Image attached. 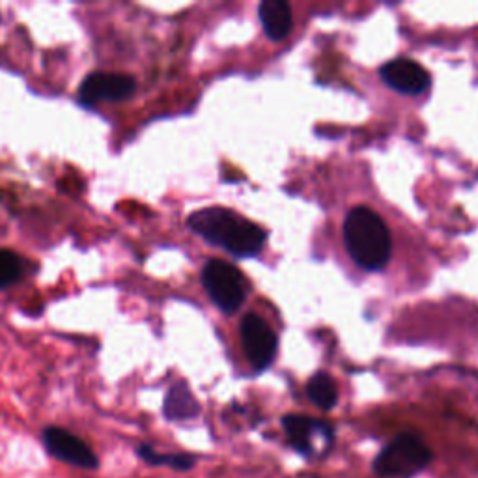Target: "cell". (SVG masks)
Segmentation results:
<instances>
[{
	"label": "cell",
	"instance_id": "52a82bcc",
	"mask_svg": "<svg viewBox=\"0 0 478 478\" xmlns=\"http://www.w3.org/2000/svg\"><path fill=\"white\" fill-rule=\"evenodd\" d=\"M135 94V80L122 73H92L82 80L79 99L82 105L92 107L101 101H126Z\"/></svg>",
	"mask_w": 478,
	"mask_h": 478
},
{
	"label": "cell",
	"instance_id": "8fae6325",
	"mask_svg": "<svg viewBox=\"0 0 478 478\" xmlns=\"http://www.w3.org/2000/svg\"><path fill=\"white\" fill-rule=\"evenodd\" d=\"M258 13L267 38H272L273 41L284 39L294 27L292 10L284 0H264Z\"/></svg>",
	"mask_w": 478,
	"mask_h": 478
},
{
	"label": "cell",
	"instance_id": "30bf717a",
	"mask_svg": "<svg viewBox=\"0 0 478 478\" xmlns=\"http://www.w3.org/2000/svg\"><path fill=\"white\" fill-rule=\"evenodd\" d=\"M163 415H164V419L171 423L193 421L198 417L200 404L193 394L191 387L185 382H176L174 385H171L169 392H166V397H164Z\"/></svg>",
	"mask_w": 478,
	"mask_h": 478
},
{
	"label": "cell",
	"instance_id": "277c9868",
	"mask_svg": "<svg viewBox=\"0 0 478 478\" xmlns=\"http://www.w3.org/2000/svg\"><path fill=\"white\" fill-rule=\"evenodd\" d=\"M202 284L210 299L226 314L236 313L247 298L241 272L224 260H210L204 265Z\"/></svg>",
	"mask_w": 478,
	"mask_h": 478
},
{
	"label": "cell",
	"instance_id": "8992f818",
	"mask_svg": "<svg viewBox=\"0 0 478 478\" xmlns=\"http://www.w3.org/2000/svg\"><path fill=\"white\" fill-rule=\"evenodd\" d=\"M44 445L53 458L64 464L87 469V471H92L99 465V460L96 452L92 450V447H88L85 441H82L79 435L64 428L49 426L44 432Z\"/></svg>",
	"mask_w": 478,
	"mask_h": 478
},
{
	"label": "cell",
	"instance_id": "5bb4252c",
	"mask_svg": "<svg viewBox=\"0 0 478 478\" xmlns=\"http://www.w3.org/2000/svg\"><path fill=\"white\" fill-rule=\"evenodd\" d=\"M25 262L10 248H0V289L10 288L23 279Z\"/></svg>",
	"mask_w": 478,
	"mask_h": 478
},
{
	"label": "cell",
	"instance_id": "5b68a950",
	"mask_svg": "<svg viewBox=\"0 0 478 478\" xmlns=\"http://www.w3.org/2000/svg\"><path fill=\"white\" fill-rule=\"evenodd\" d=\"M241 342L247 359L255 370H265L273 363L277 353V337L273 329L258 314H247L241 320Z\"/></svg>",
	"mask_w": 478,
	"mask_h": 478
},
{
	"label": "cell",
	"instance_id": "3957f363",
	"mask_svg": "<svg viewBox=\"0 0 478 478\" xmlns=\"http://www.w3.org/2000/svg\"><path fill=\"white\" fill-rule=\"evenodd\" d=\"M432 456L421 435L404 432L380 450L372 467L382 478H411L430 465Z\"/></svg>",
	"mask_w": 478,
	"mask_h": 478
},
{
	"label": "cell",
	"instance_id": "9c48e42d",
	"mask_svg": "<svg viewBox=\"0 0 478 478\" xmlns=\"http://www.w3.org/2000/svg\"><path fill=\"white\" fill-rule=\"evenodd\" d=\"M282 428L288 435V441L299 454L308 456L314 449V435L332 440V430L327 423L305 417V415H286L282 419Z\"/></svg>",
	"mask_w": 478,
	"mask_h": 478
},
{
	"label": "cell",
	"instance_id": "ba28073f",
	"mask_svg": "<svg viewBox=\"0 0 478 478\" xmlns=\"http://www.w3.org/2000/svg\"><path fill=\"white\" fill-rule=\"evenodd\" d=\"M387 87L407 96H421L430 88L428 71L411 58H394L380 70Z\"/></svg>",
	"mask_w": 478,
	"mask_h": 478
},
{
	"label": "cell",
	"instance_id": "7c38bea8",
	"mask_svg": "<svg viewBox=\"0 0 478 478\" xmlns=\"http://www.w3.org/2000/svg\"><path fill=\"white\" fill-rule=\"evenodd\" d=\"M306 394H308V398L313 400V404L316 407H320L322 411L332 409V407H335L337 400H339L337 383L332 382V378L325 372H318V373H314L313 378L308 380Z\"/></svg>",
	"mask_w": 478,
	"mask_h": 478
},
{
	"label": "cell",
	"instance_id": "7a4b0ae2",
	"mask_svg": "<svg viewBox=\"0 0 478 478\" xmlns=\"http://www.w3.org/2000/svg\"><path fill=\"white\" fill-rule=\"evenodd\" d=\"M344 241L351 260L366 272H380L390 260V232L383 219L370 207L357 205L348 214Z\"/></svg>",
	"mask_w": 478,
	"mask_h": 478
},
{
	"label": "cell",
	"instance_id": "6da1fadb",
	"mask_svg": "<svg viewBox=\"0 0 478 478\" xmlns=\"http://www.w3.org/2000/svg\"><path fill=\"white\" fill-rule=\"evenodd\" d=\"M191 231L207 243L238 258L258 255L265 245V231L228 207H204L187 219Z\"/></svg>",
	"mask_w": 478,
	"mask_h": 478
},
{
	"label": "cell",
	"instance_id": "4fadbf2b",
	"mask_svg": "<svg viewBox=\"0 0 478 478\" xmlns=\"http://www.w3.org/2000/svg\"><path fill=\"white\" fill-rule=\"evenodd\" d=\"M137 452L140 456V460H144L148 465H154V467L166 465V467H172L176 471H189L197 464V458H195L193 454H166V452H157L150 445H138Z\"/></svg>",
	"mask_w": 478,
	"mask_h": 478
}]
</instances>
